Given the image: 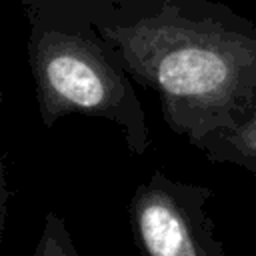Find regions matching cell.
Returning a JSON list of instances; mask_svg holds the SVG:
<instances>
[{
    "mask_svg": "<svg viewBox=\"0 0 256 256\" xmlns=\"http://www.w3.org/2000/svg\"><path fill=\"white\" fill-rule=\"evenodd\" d=\"M212 190L162 170L138 184L128 202L134 244L142 256H226L208 214Z\"/></svg>",
    "mask_w": 256,
    "mask_h": 256,
    "instance_id": "cell-3",
    "label": "cell"
},
{
    "mask_svg": "<svg viewBox=\"0 0 256 256\" xmlns=\"http://www.w3.org/2000/svg\"><path fill=\"white\" fill-rule=\"evenodd\" d=\"M32 256H80L66 228V222L56 212H48L44 216L42 232Z\"/></svg>",
    "mask_w": 256,
    "mask_h": 256,
    "instance_id": "cell-5",
    "label": "cell"
},
{
    "mask_svg": "<svg viewBox=\"0 0 256 256\" xmlns=\"http://www.w3.org/2000/svg\"><path fill=\"white\" fill-rule=\"evenodd\" d=\"M198 148L256 106V24L208 0H68Z\"/></svg>",
    "mask_w": 256,
    "mask_h": 256,
    "instance_id": "cell-1",
    "label": "cell"
},
{
    "mask_svg": "<svg viewBox=\"0 0 256 256\" xmlns=\"http://www.w3.org/2000/svg\"><path fill=\"white\" fill-rule=\"evenodd\" d=\"M4 102V88H2V78H0V104Z\"/></svg>",
    "mask_w": 256,
    "mask_h": 256,
    "instance_id": "cell-7",
    "label": "cell"
},
{
    "mask_svg": "<svg viewBox=\"0 0 256 256\" xmlns=\"http://www.w3.org/2000/svg\"><path fill=\"white\" fill-rule=\"evenodd\" d=\"M10 184H8V170L4 160L0 158V252L4 244V232H6V222H8V206H10Z\"/></svg>",
    "mask_w": 256,
    "mask_h": 256,
    "instance_id": "cell-6",
    "label": "cell"
},
{
    "mask_svg": "<svg viewBox=\"0 0 256 256\" xmlns=\"http://www.w3.org/2000/svg\"><path fill=\"white\" fill-rule=\"evenodd\" d=\"M28 64L44 128L82 114L114 122L134 156L150 146L146 112L114 50L68 0H22Z\"/></svg>",
    "mask_w": 256,
    "mask_h": 256,
    "instance_id": "cell-2",
    "label": "cell"
},
{
    "mask_svg": "<svg viewBox=\"0 0 256 256\" xmlns=\"http://www.w3.org/2000/svg\"><path fill=\"white\" fill-rule=\"evenodd\" d=\"M198 150L210 162L236 164L256 174V106L232 128L218 130L202 140Z\"/></svg>",
    "mask_w": 256,
    "mask_h": 256,
    "instance_id": "cell-4",
    "label": "cell"
}]
</instances>
